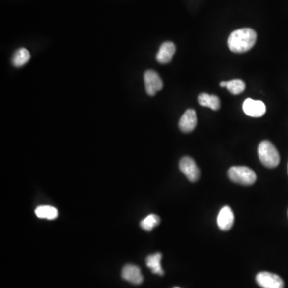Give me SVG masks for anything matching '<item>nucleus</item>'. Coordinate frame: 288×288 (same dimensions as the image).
Segmentation results:
<instances>
[{
  "instance_id": "6e6552de",
  "label": "nucleus",
  "mask_w": 288,
  "mask_h": 288,
  "mask_svg": "<svg viewBox=\"0 0 288 288\" xmlns=\"http://www.w3.org/2000/svg\"><path fill=\"white\" fill-rule=\"evenodd\" d=\"M234 223V215L230 206H225L220 210L217 218L218 227L222 230L231 229Z\"/></svg>"
},
{
  "instance_id": "dca6fc26",
  "label": "nucleus",
  "mask_w": 288,
  "mask_h": 288,
  "mask_svg": "<svg viewBox=\"0 0 288 288\" xmlns=\"http://www.w3.org/2000/svg\"><path fill=\"white\" fill-rule=\"evenodd\" d=\"M160 222L159 216L154 214L149 215L146 218H144L142 221L140 222V227L146 231H151L153 228L157 227Z\"/></svg>"
},
{
  "instance_id": "9b49d317",
  "label": "nucleus",
  "mask_w": 288,
  "mask_h": 288,
  "mask_svg": "<svg viewBox=\"0 0 288 288\" xmlns=\"http://www.w3.org/2000/svg\"><path fill=\"white\" fill-rule=\"evenodd\" d=\"M176 48L174 43L172 42H165L159 48V52L156 55V60L162 64L168 63L172 60Z\"/></svg>"
},
{
  "instance_id": "39448f33",
  "label": "nucleus",
  "mask_w": 288,
  "mask_h": 288,
  "mask_svg": "<svg viewBox=\"0 0 288 288\" xmlns=\"http://www.w3.org/2000/svg\"><path fill=\"white\" fill-rule=\"evenodd\" d=\"M179 168L181 172L185 174L188 180L191 182H196L199 180L200 176V171L198 166L192 158L185 156L182 158L179 163Z\"/></svg>"
},
{
  "instance_id": "7ed1b4c3",
  "label": "nucleus",
  "mask_w": 288,
  "mask_h": 288,
  "mask_svg": "<svg viewBox=\"0 0 288 288\" xmlns=\"http://www.w3.org/2000/svg\"><path fill=\"white\" fill-rule=\"evenodd\" d=\"M228 175L230 180L241 185L251 186L256 183L254 171L244 166H234L228 170Z\"/></svg>"
},
{
  "instance_id": "f8f14e48",
  "label": "nucleus",
  "mask_w": 288,
  "mask_h": 288,
  "mask_svg": "<svg viewBox=\"0 0 288 288\" xmlns=\"http://www.w3.org/2000/svg\"><path fill=\"white\" fill-rule=\"evenodd\" d=\"M162 254L157 252L155 254L150 255L146 259V267H148L153 274L164 275V271L161 267Z\"/></svg>"
},
{
  "instance_id": "f3484780",
  "label": "nucleus",
  "mask_w": 288,
  "mask_h": 288,
  "mask_svg": "<svg viewBox=\"0 0 288 288\" xmlns=\"http://www.w3.org/2000/svg\"><path fill=\"white\" fill-rule=\"evenodd\" d=\"M245 83L241 80H233L228 81L226 88L233 95H239L245 90Z\"/></svg>"
},
{
  "instance_id": "9d476101",
  "label": "nucleus",
  "mask_w": 288,
  "mask_h": 288,
  "mask_svg": "<svg viewBox=\"0 0 288 288\" xmlns=\"http://www.w3.org/2000/svg\"><path fill=\"white\" fill-rule=\"evenodd\" d=\"M181 131L185 133H189L194 131L197 126V115L196 111L193 109H188L181 117L178 123Z\"/></svg>"
},
{
  "instance_id": "1a4fd4ad",
  "label": "nucleus",
  "mask_w": 288,
  "mask_h": 288,
  "mask_svg": "<svg viewBox=\"0 0 288 288\" xmlns=\"http://www.w3.org/2000/svg\"><path fill=\"white\" fill-rule=\"evenodd\" d=\"M122 277L123 280H127L134 285H140L144 281L140 267L133 264H127L123 267Z\"/></svg>"
},
{
  "instance_id": "423d86ee",
  "label": "nucleus",
  "mask_w": 288,
  "mask_h": 288,
  "mask_svg": "<svg viewBox=\"0 0 288 288\" xmlns=\"http://www.w3.org/2000/svg\"><path fill=\"white\" fill-rule=\"evenodd\" d=\"M256 282L262 288H284V282L279 275L263 271L256 275Z\"/></svg>"
},
{
  "instance_id": "ddd939ff",
  "label": "nucleus",
  "mask_w": 288,
  "mask_h": 288,
  "mask_svg": "<svg viewBox=\"0 0 288 288\" xmlns=\"http://www.w3.org/2000/svg\"><path fill=\"white\" fill-rule=\"evenodd\" d=\"M198 102L200 105L210 108L213 111H218L220 108V99L217 95L202 93L199 95Z\"/></svg>"
},
{
  "instance_id": "2eb2a0df",
  "label": "nucleus",
  "mask_w": 288,
  "mask_h": 288,
  "mask_svg": "<svg viewBox=\"0 0 288 288\" xmlns=\"http://www.w3.org/2000/svg\"><path fill=\"white\" fill-rule=\"evenodd\" d=\"M35 215L39 219H46V220H55L58 216V211L54 206H39L35 209Z\"/></svg>"
},
{
  "instance_id": "f257e3e1",
  "label": "nucleus",
  "mask_w": 288,
  "mask_h": 288,
  "mask_svg": "<svg viewBox=\"0 0 288 288\" xmlns=\"http://www.w3.org/2000/svg\"><path fill=\"white\" fill-rule=\"evenodd\" d=\"M257 40V34L251 28L234 30L228 37L229 49L234 53H244L252 49Z\"/></svg>"
},
{
  "instance_id": "a211bd4d",
  "label": "nucleus",
  "mask_w": 288,
  "mask_h": 288,
  "mask_svg": "<svg viewBox=\"0 0 288 288\" xmlns=\"http://www.w3.org/2000/svg\"><path fill=\"white\" fill-rule=\"evenodd\" d=\"M227 84H228V82L223 81V82L220 83V86H222V87H227Z\"/></svg>"
},
{
  "instance_id": "20e7f679",
  "label": "nucleus",
  "mask_w": 288,
  "mask_h": 288,
  "mask_svg": "<svg viewBox=\"0 0 288 288\" xmlns=\"http://www.w3.org/2000/svg\"><path fill=\"white\" fill-rule=\"evenodd\" d=\"M144 83L146 94L150 96H154L164 86V84L159 74L153 70H147L144 73Z\"/></svg>"
},
{
  "instance_id": "0eeeda50",
  "label": "nucleus",
  "mask_w": 288,
  "mask_h": 288,
  "mask_svg": "<svg viewBox=\"0 0 288 288\" xmlns=\"http://www.w3.org/2000/svg\"><path fill=\"white\" fill-rule=\"evenodd\" d=\"M243 110L248 116L259 118L264 115L267 108L264 103L260 100L247 99L243 102Z\"/></svg>"
},
{
  "instance_id": "6ab92c4d",
  "label": "nucleus",
  "mask_w": 288,
  "mask_h": 288,
  "mask_svg": "<svg viewBox=\"0 0 288 288\" xmlns=\"http://www.w3.org/2000/svg\"></svg>"
},
{
  "instance_id": "4468645a",
  "label": "nucleus",
  "mask_w": 288,
  "mask_h": 288,
  "mask_svg": "<svg viewBox=\"0 0 288 288\" xmlns=\"http://www.w3.org/2000/svg\"><path fill=\"white\" fill-rule=\"evenodd\" d=\"M30 54L26 48H20L16 50L14 53L11 62L14 67H21L26 64L28 61L30 60Z\"/></svg>"
},
{
  "instance_id": "f03ea898",
  "label": "nucleus",
  "mask_w": 288,
  "mask_h": 288,
  "mask_svg": "<svg viewBox=\"0 0 288 288\" xmlns=\"http://www.w3.org/2000/svg\"><path fill=\"white\" fill-rule=\"evenodd\" d=\"M258 155L262 165L266 168H276L280 164V153L273 144H271L268 140H264L259 144Z\"/></svg>"
}]
</instances>
